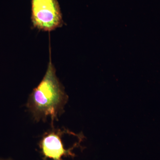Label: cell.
<instances>
[{
  "mask_svg": "<svg viewBox=\"0 0 160 160\" xmlns=\"http://www.w3.org/2000/svg\"><path fill=\"white\" fill-rule=\"evenodd\" d=\"M68 100L50 60L42 79L29 95L26 107L34 121L44 122L50 118L53 126L54 121L64 112Z\"/></svg>",
  "mask_w": 160,
  "mask_h": 160,
  "instance_id": "1",
  "label": "cell"
},
{
  "mask_svg": "<svg viewBox=\"0 0 160 160\" xmlns=\"http://www.w3.org/2000/svg\"><path fill=\"white\" fill-rule=\"evenodd\" d=\"M31 5L32 22L35 28L50 32L62 26L58 0H31Z\"/></svg>",
  "mask_w": 160,
  "mask_h": 160,
  "instance_id": "2",
  "label": "cell"
},
{
  "mask_svg": "<svg viewBox=\"0 0 160 160\" xmlns=\"http://www.w3.org/2000/svg\"><path fill=\"white\" fill-rule=\"evenodd\" d=\"M52 127L44 133L39 143L43 160H64L63 158L72 156L71 149H66L64 144V138L68 130Z\"/></svg>",
  "mask_w": 160,
  "mask_h": 160,
  "instance_id": "3",
  "label": "cell"
},
{
  "mask_svg": "<svg viewBox=\"0 0 160 160\" xmlns=\"http://www.w3.org/2000/svg\"><path fill=\"white\" fill-rule=\"evenodd\" d=\"M0 160H12L11 159H2V158H0Z\"/></svg>",
  "mask_w": 160,
  "mask_h": 160,
  "instance_id": "4",
  "label": "cell"
}]
</instances>
